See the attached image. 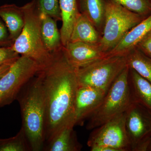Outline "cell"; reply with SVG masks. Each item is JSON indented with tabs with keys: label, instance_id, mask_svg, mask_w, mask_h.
Listing matches in <instances>:
<instances>
[{
	"label": "cell",
	"instance_id": "cell-1",
	"mask_svg": "<svg viewBox=\"0 0 151 151\" xmlns=\"http://www.w3.org/2000/svg\"><path fill=\"white\" fill-rule=\"evenodd\" d=\"M41 72L46 105L45 145L63 127L70 124L75 126L78 84L75 68L68 62L63 48L53 54L51 63Z\"/></svg>",
	"mask_w": 151,
	"mask_h": 151
},
{
	"label": "cell",
	"instance_id": "cell-2",
	"mask_svg": "<svg viewBox=\"0 0 151 151\" xmlns=\"http://www.w3.org/2000/svg\"><path fill=\"white\" fill-rule=\"evenodd\" d=\"M17 100L20 108L22 128L31 151L43 150L45 143L46 105L41 70L23 87Z\"/></svg>",
	"mask_w": 151,
	"mask_h": 151
},
{
	"label": "cell",
	"instance_id": "cell-3",
	"mask_svg": "<svg viewBox=\"0 0 151 151\" xmlns=\"http://www.w3.org/2000/svg\"><path fill=\"white\" fill-rule=\"evenodd\" d=\"M25 23L23 29L12 47L19 55L29 58L42 69L51 63L53 54L50 53L44 44L41 33L40 18L32 0L22 6Z\"/></svg>",
	"mask_w": 151,
	"mask_h": 151
},
{
	"label": "cell",
	"instance_id": "cell-4",
	"mask_svg": "<svg viewBox=\"0 0 151 151\" xmlns=\"http://www.w3.org/2000/svg\"><path fill=\"white\" fill-rule=\"evenodd\" d=\"M127 65L116 78L99 107L89 118L86 129L93 130L125 113L134 101L129 82Z\"/></svg>",
	"mask_w": 151,
	"mask_h": 151
},
{
	"label": "cell",
	"instance_id": "cell-5",
	"mask_svg": "<svg viewBox=\"0 0 151 151\" xmlns=\"http://www.w3.org/2000/svg\"><path fill=\"white\" fill-rule=\"evenodd\" d=\"M146 18L108 0L103 35L99 43L101 49L107 54L128 32Z\"/></svg>",
	"mask_w": 151,
	"mask_h": 151
},
{
	"label": "cell",
	"instance_id": "cell-6",
	"mask_svg": "<svg viewBox=\"0 0 151 151\" xmlns=\"http://www.w3.org/2000/svg\"><path fill=\"white\" fill-rule=\"evenodd\" d=\"M127 66L126 56H108L75 69L78 86L94 87L106 93Z\"/></svg>",
	"mask_w": 151,
	"mask_h": 151
},
{
	"label": "cell",
	"instance_id": "cell-7",
	"mask_svg": "<svg viewBox=\"0 0 151 151\" xmlns=\"http://www.w3.org/2000/svg\"><path fill=\"white\" fill-rule=\"evenodd\" d=\"M42 70L34 60L20 55L0 78V108L17 100L23 87Z\"/></svg>",
	"mask_w": 151,
	"mask_h": 151
},
{
	"label": "cell",
	"instance_id": "cell-8",
	"mask_svg": "<svg viewBox=\"0 0 151 151\" xmlns=\"http://www.w3.org/2000/svg\"><path fill=\"white\" fill-rule=\"evenodd\" d=\"M131 151H147L151 135V111L133 101L125 112Z\"/></svg>",
	"mask_w": 151,
	"mask_h": 151
},
{
	"label": "cell",
	"instance_id": "cell-9",
	"mask_svg": "<svg viewBox=\"0 0 151 151\" xmlns=\"http://www.w3.org/2000/svg\"><path fill=\"white\" fill-rule=\"evenodd\" d=\"M87 145L90 148L106 147L116 151H131L125 127V113L93 129Z\"/></svg>",
	"mask_w": 151,
	"mask_h": 151
},
{
	"label": "cell",
	"instance_id": "cell-10",
	"mask_svg": "<svg viewBox=\"0 0 151 151\" xmlns=\"http://www.w3.org/2000/svg\"><path fill=\"white\" fill-rule=\"evenodd\" d=\"M63 52L68 62L75 69L108 57L99 44L69 42L63 47Z\"/></svg>",
	"mask_w": 151,
	"mask_h": 151
},
{
	"label": "cell",
	"instance_id": "cell-11",
	"mask_svg": "<svg viewBox=\"0 0 151 151\" xmlns=\"http://www.w3.org/2000/svg\"><path fill=\"white\" fill-rule=\"evenodd\" d=\"M106 93L94 87L78 86L76 95V125H81L99 107Z\"/></svg>",
	"mask_w": 151,
	"mask_h": 151
},
{
	"label": "cell",
	"instance_id": "cell-12",
	"mask_svg": "<svg viewBox=\"0 0 151 151\" xmlns=\"http://www.w3.org/2000/svg\"><path fill=\"white\" fill-rule=\"evenodd\" d=\"M151 30V14L128 32L107 56H127Z\"/></svg>",
	"mask_w": 151,
	"mask_h": 151
},
{
	"label": "cell",
	"instance_id": "cell-13",
	"mask_svg": "<svg viewBox=\"0 0 151 151\" xmlns=\"http://www.w3.org/2000/svg\"><path fill=\"white\" fill-rule=\"evenodd\" d=\"M75 125H67L62 128L51 140L45 144L44 151H79L82 147L74 131Z\"/></svg>",
	"mask_w": 151,
	"mask_h": 151
},
{
	"label": "cell",
	"instance_id": "cell-14",
	"mask_svg": "<svg viewBox=\"0 0 151 151\" xmlns=\"http://www.w3.org/2000/svg\"><path fill=\"white\" fill-rule=\"evenodd\" d=\"M0 18L7 27L11 40L17 38L24 25V12L22 6L14 4H6L0 6Z\"/></svg>",
	"mask_w": 151,
	"mask_h": 151
},
{
	"label": "cell",
	"instance_id": "cell-15",
	"mask_svg": "<svg viewBox=\"0 0 151 151\" xmlns=\"http://www.w3.org/2000/svg\"><path fill=\"white\" fill-rule=\"evenodd\" d=\"M40 16L41 33L44 44L50 53L54 54L61 50L63 47L57 21L45 14L40 13Z\"/></svg>",
	"mask_w": 151,
	"mask_h": 151
},
{
	"label": "cell",
	"instance_id": "cell-16",
	"mask_svg": "<svg viewBox=\"0 0 151 151\" xmlns=\"http://www.w3.org/2000/svg\"><path fill=\"white\" fill-rule=\"evenodd\" d=\"M108 0H78L79 12L84 15L103 35Z\"/></svg>",
	"mask_w": 151,
	"mask_h": 151
},
{
	"label": "cell",
	"instance_id": "cell-17",
	"mask_svg": "<svg viewBox=\"0 0 151 151\" xmlns=\"http://www.w3.org/2000/svg\"><path fill=\"white\" fill-rule=\"evenodd\" d=\"M101 37L94 25L80 13L73 26L69 42L99 44Z\"/></svg>",
	"mask_w": 151,
	"mask_h": 151
},
{
	"label": "cell",
	"instance_id": "cell-18",
	"mask_svg": "<svg viewBox=\"0 0 151 151\" xmlns=\"http://www.w3.org/2000/svg\"><path fill=\"white\" fill-rule=\"evenodd\" d=\"M62 25L60 30L63 46L69 43L73 26L79 12L78 0H59Z\"/></svg>",
	"mask_w": 151,
	"mask_h": 151
},
{
	"label": "cell",
	"instance_id": "cell-19",
	"mask_svg": "<svg viewBox=\"0 0 151 151\" xmlns=\"http://www.w3.org/2000/svg\"><path fill=\"white\" fill-rule=\"evenodd\" d=\"M129 68V82L133 100L151 111V82Z\"/></svg>",
	"mask_w": 151,
	"mask_h": 151
},
{
	"label": "cell",
	"instance_id": "cell-20",
	"mask_svg": "<svg viewBox=\"0 0 151 151\" xmlns=\"http://www.w3.org/2000/svg\"><path fill=\"white\" fill-rule=\"evenodd\" d=\"M126 57L129 68L151 82V58L137 47Z\"/></svg>",
	"mask_w": 151,
	"mask_h": 151
},
{
	"label": "cell",
	"instance_id": "cell-21",
	"mask_svg": "<svg viewBox=\"0 0 151 151\" xmlns=\"http://www.w3.org/2000/svg\"><path fill=\"white\" fill-rule=\"evenodd\" d=\"M31 151L24 131L21 128L14 137L3 139L0 142V151Z\"/></svg>",
	"mask_w": 151,
	"mask_h": 151
},
{
	"label": "cell",
	"instance_id": "cell-22",
	"mask_svg": "<svg viewBox=\"0 0 151 151\" xmlns=\"http://www.w3.org/2000/svg\"><path fill=\"white\" fill-rule=\"evenodd\" d=\"M122 6L128 10L145 17L151 14L150 0H108Z\"/></svg>",
	"mask_w": 151,
	"mask_h": 151
},
{
	"label": "cell",
	"instance_id": "cell-23",
	"mask_svg": "<svg viewBox=\"0 0 151 151\" xmlns=\"http://www.w3.org/2000/svg\"><path fill=\"white\" fill-rule=\"evenodd\" d=\"M39 12L51 17L56 21L61 20L59 0H35Z\"/></svg>",
	"mask_w": 151,
	"mask_h": 151
},
{
	"label": "cell",
	"instance_id": "cell-24",
	"mask_svg": "<svg viewBox=\"0 0 151 151\" xmlns=\"http://www.w3.org/2000/svg\"><path fill=\"white\" fill-rule=\"evenodd\" d=\"M20 56L12 47H0V65L14 62Z\"/></svg>",
	"mask_w": 151,
	"mask_h": 151
},
{
	"label": "cell",
	"instance_id": "cell-25",
	"mask_svg": "<svg viewBox=\"0 0 151 151\" xmlns=\"http://www.w3.org/2000/svg\"><path fill=\"white\" fill-rule=\"evenodd\" d=\"M13 43L7 27L0 18V47H11Z\"/></svg>",
	"mask_w": 151,
	"mask_h": 151
},
{
	"label": "cell",
	"instance_id": "cell-26",
	"mask_svg": "<svg viewBox=\"0 0 151 151\" xmlns=\"http://www.w3.org/2000/svg\"><path fill=\"white\" fill-rule=\"evenodd\" d=\"M137 48L151 58V30L139 43Z\"/></svg>",
	"mask_w": 151,
	"mask_h": 151
},
{
	"label": "cell",
	"instance_id": "cell-27",
	"mask_svg": "<svg viewBox=\"0 0 151 151\" xmlns=\"http://www.w3.org/2000/svg\"><path fill=\"white\" fill-rule=\"evenodd\" d=\"M14 63H6L4 65H0V78L8 71L9 68H10L11 65Z\"/></svg>",
	"mask_w": 151,
	"mask_h": 151
},
{
	"label": "cell",
	"instance_id": "cell-28",
	"mask_svg": "<svg viewBox=\"0 0 151 151\" xmlns=\"http://www.w3.org/2000/svg\"><path fill=\"white\" fill-rule=\"evenodd\" d=\"M151 151V135L150 138V142H149V144L147 150V151Z\"/></svg>",
	"mask_w": 151,
	"mask_h": 151
},
{
	"label": "cell",
	"instance_id": "cell-29",
	"mask_svg": "<svg viewBox=\"0 0 151 151\" xmlns=\"http://www.w3.org/2000/svg\"><path fill=\"white\" fill-rule=\"evenodd\" d=\"M3 139H0V142H1L2 141Z\"/></svg>",
	"mask_w": 151,
	"mask_h": 151
},
{
	"label": "cell",
	"instance_id": "cell-30",
	"mask_svg": "<svg viewBox=\"0 0 151 151\" xmlns=\"http://www.w3.org/2000/svg\"><path fill=\"white\" fill-rule=\"evenodd\" d=\"M150 1L151 2V0H150Z\"/></svg>",
	"mask_w": 151,
	"mask_h": 151
}]
</instances>
